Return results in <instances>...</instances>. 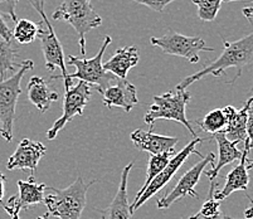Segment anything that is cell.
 <instances>
[{"instance_id": "cell-1", "label": "cell", "mask_w": 253, "mask_h": 219, "mask_svg": "<svg viewBox=\"0 0 253 219\" xmlns=\"http://www.w3.org/2000/svg\"><path fill=\"white\" fill-rule=\"evenodd\" d=\"M253 62V33L243 37V38L234 41V42H228L223 39V52L214 62L209 63L203 70L198 71L193 75L188 76L180 81L176 85V91H184L186 87H189L197 81L207 77V76H214V77H220L225 73L228 68H236L237 75L232 81L227 84H234L237 78L241 77L242 70L248 64Z\"/></svg>"}, {"instance_id": "cell-2", "label": "cell", "mask_w": 253, "mask_h": 219, "mask_svg": "<svg viewBox=\"0 0 253 219\" xmlns=\"http://www.w3.org/2000/svg\"><path fill=\"white\" fill-rule=\"evenodd\" d=\"M96 180L86 184L84 177L78 175L71 185L64 189L48 186L44 191L43 203L47 207L49 217L58 219H80L87 204V191Z\"/></svg>"}, {"instance_id": "cell-3", "label": "cell", "mask_w": 253, "mask_h": 219, "mask_svg": "<svg viewBox=\"0 0 253 219\" xmlns=\"http://www.w3.org/2000/svg\"><path fill=\"white\" fill-rule=\"evenodd\" d=\"M34 68V62L24 59L20 62L19 70L10 77L0 81V135L5 141L13 140V128L17 119L15 108L22 93V80L24 75Z\"/></svg>"}, {"instance_id": "cell-4", "label": "cell", "mask_w": 253, "mask_h": 219, "mask_svg": "<svg viewBox=\"0 0 253 219\" xmlns=\"http://www.w3.org/2000/svg\"><path fill=\"white\" fill-rule=\"evenodd\" d=\"M111 37H105L100 50H98V53L93 58H78V57L75 56H68L66 58L68 66L76 67L75 73H68V84H72L73 78H77V80L82 81V82L91 85L92 88H95L101 94L109 87L114 86L119 81V78L115 77L112 73L106 72L103 70L102 63L103 53H105L106 48L109 47V44H111Z\"/></svg>"}, {"instance_id": "cell-5", "label": "cell", "mask_w": 253, "mask_h": 219, "mask_svg": "<svg viewBox=\"0 0 253 219\" xmlns=\"http://www.w3.org/2000/svg\"><path fill=\"white\" fill-rule=\"evenodd\" d=\"M34 9L38 11L41 17H42V22L38 23L39 31L38 37L37 38L42 43V50L44 54L45 59V67L47 70L53 72L56 68H59L61 75L59 76H52V80H58V78H63L64 80V89L67 91L72 84H68L67 81V66H66V58H64V52L62 48L61 42L57 38V34L53 29L52 24L49 23L47 14L44 11V3L45 0H29Z\"/></svg>"}, {"instance_id": "cell-6", "label": "cell", "mask_w": 253, "mask_h": 219, "mask_svg": "<svg viewBox=\"0 0 253 219\" xmlns=\"http://www.w3.org/2000/svg\"><path fill=\"white\" fill-rule=\"evenodd\" d=\"M54 20H66L80 38L81 54L86 56V34L102 24V18L92 8L91 0H63L52 14Z\"/></svg>"}, {"instance_id": "cell-7", "label": "cell", "mask_w": 253, "mask_h": 219, "mask_svg": "<svg viewBox=\"0 0 253 219\" xmlns=\"http://www.w3.org/2000/svg\"><path fill=\"white\" fill-rule=\"evenodd\" d=\"M192 100V94L186 89L175 92H165L163 94L154 96L153 105L149 107L148 112L144 117V122L150 129L154 128V124L158 120H171L181 124L190 131L193 136L198 137L190 122L186 119V105Z\"/></svg>"}, {"instance_id": "cell-8", "label": "cell", "mask_w": 253, "mask_h": 219, "mask_svg": "<svg viewBox=\"0 0 253 219\" xmlns=\"http://www.w3.org/2000/svg\"><path fill=\"white\" fill-rule=\"evenodd\" d=\"M151 45L159 47L167 54L183 57L190 63L199 62L201 52H213V48L208 47L201 37H188L175 31H168L162 37H153L150 39Z\"/></svg>"}, {"instance_id": "cell-9", "label": "cell", "mask_w": 253, "mask_h": 219, "mask_svg": "<svg viewBox=\"0 0 253 219\" xmlns=\"http://www.w3.org/2000/svg\"><path fill=\"white\" fill-rule=\"evenodd\" d=\"M214 164L215 155L213 153H209L208 155L202 158L201 161H198L189 170H186L185 174L179 179L176 185L171 190L165 193L164 197L158 200V208L168 209L174 203L184 199V198H199L197 190H195V186L198 185V183L201 180V176L204 173V169H206L207 165H211L213 167Z\"/></svg>"}, {"instance_id": "cell-10", "label": "cell", "mask_w": 253, "mask_h": 219, "mask_svg": "<svg viewBox=\"0 0 253 219\" xmlns=\"http://www.w3.org/2000/svg\"><path fill=\"white\" fill-rule=\"evenodd\" d=\"M203 141H204V139H201V137H195L194 140H192L189 144L186 145V146L181 150L180 153H178L176 155L172 156V158L170 159L169 163H168L167 167L164 168V170H163V172L160 173V174H159L150 184H149V186L146 188V190L142 193L141 197H140L135 203L130 204L131 212L134 213L135 211L140 209V207H142V205L148 202L150 198H153L154 195L158 193V191L162 190V189L164 188V186L167 185L170 180H171L172 177H174V175L176 174V172H178V170L183 167V164L185 163L186 159L189 158L192 154H195V155L203 158V156H202V154L199 153L197 149H195V146H197L198 144H201V142H203Z\"/></svg>"}, {"instance_id": "cell-11", "label": "cell", "mask_w": 253, "mask_h": 219, "mask_svg": "<svg viewBox=\"0 0 253 219\" xmlns=\"http://www.w3.org/2000/svg\"><path fill=\"white\" fill-rule=\"evenodd\" d=\"M91 85L80 81L76 86H71L64 93L63 114L53 124L52 128L47 131V139L54 140L59 131L72 121L73 117L84 115V110L91 98Z\"/></svg>"}, {"instance_id": "cell-12", "label": "cell", "mask_w": 253, "mask_h": 219, "mask_svg": "<svg viewBox=\"0 0 253 219\" xmlns=\"http://www.w3.org/2000/svg\"><path fill=\"white\" fill-rule=\"evenodd\" d=\"M47 147L39 141H33L29 139H23L18 144L17 150L8 159L6 168L8 170H29L31 175L34 176L37 167L41 159L44 156Z\"/></svg>"}, {"instance_id": "cell-13", "label": "cell", "mask_w": 253, "mask_h": 219, "mask_svg": "<svg viewBox=\"0 0 253 219\" xmlns=\"http://www.w3.org/2000/svg\"><path fill=\"white\" fill-rule=\"evenodd\" d=\"M135 161H131L124 168L120 177V184L117 188V193L114 200L107 205L105 209H96L100 213L101 219H132V212H131L130 204H128L127 197V184L128 175L131 169L134 167Z\"/></svg>"}, {"instance_id": "cell-14", "label": "cell", "mask_w": 253, "mask_h": 219, "mask_svg": "<svg viewBox=\"0 0 253 219\" xmlns=\"http://www.w3.org/2000/svg\"><path fill=\"white\" fill-rule=\"evenodd\" d=\"M130 139L137 150L146 151L153 155H159L163 153L175 154V145L179 141L178 137L154 133L153 129L149 131H144L141 129L135 130L130 135Z\"/></svg>"}, {"instance_id": "cell-15", "label": "cell", "mask_w": 253, "mask_h": 219, "mask_svg": "<svg viewBox=\"0 0 253 219\" xmlns=\"http://www.w3.org/2000/svg\"><path fill=\"white\" fill-rule=\"evenodd\" d=\"M103 105L107 108L120 107L126 114L139 103L137 98V89L127 80H119L114 86L109 87L103 92Z\"/></svg>"}, {"instance_id": "cell-16", "label": "cell", "mask_w": 253, "mask_h": 219, "mask_svg": "<svg viewBox=\"0 0 253 219\" xmlns=\"http://www.w3.org/2000/svg\"><path fill=\"white\" fill-rule=\"evenodd\" d=\"M140 61L139 50L135 45H126L119 48L114 56L103 63V70L110 72L119 80H126L128 71L134 68Z\"/></svg>"}, {"instance_id": "cell-17", "label": "cell", "mask_w": 253, "mask_h": 219, "mask_svg": "<svg viewBox=\"0 0 253 219\" xmlns=\"http://www.w3.org/2000/svg\"><path fill=\"white\" fill-rule=\"evenodd\" d=\"M247 158L248 154L242 151V159L239 160L238 165L234 167L228 174L225 175V184L222 190L214 191L213 197H214L215 200L222 202V200L227 199L234 191L247 190L248 184H250V175H248L247 170Z\"/></svg>"}, {"instance_id": "cell-18", "label": "cell", "mask_w": 253, "mask_h": 219, "mask_svg": "<svg viewBox=\"0 0 253 219\" xmlns=\"http://www.w3.org/2000/svg\"><path fill=\"white\" fill-rule=\"evenodd\" d=\"M251 100L246 101L245 106L241 110H237L233 106H225L223 110L225 119H227V126L222 131L225 137L229 141H234L239 144L246 140V124H247V114L250 107Z\"/></svg>"}, {"instance_id": "cell-19", "label": "cell", "mask_w": 253, "mask_h": 219, "mask_svg": "<svg viewBox=\"0 0 253 219\" xmlns=\"http://www.w3.org/2000/svg\"><path fill=\"white\" fill-rule=\"evenodd\" d=\"M213 139L215 140L218 145V161L211 168V170L204 172V174L211 179V181H214L217 176H219V173L225 165L233 163L236 160H241L242 159V151H239L237 149V142L229 141L223 132H217L213 135Z\"/></svg>"}, {"instance_id": "cell-20", "label": "cell", "mask_w": 253, "mask_h": 219, "mask_svg": "<svg viewBox=\"0 0 253 219\" xmlns=\"http://www.w3.org/2000/svg\"><path fill=\"white\" fill-rule=\"evenodd\" d=\"M28 98L41 114H44L50 105L58 100L59 94L53 91L42 77L33 76L28 82Z\"/></svg>"}, {"instance_id": "cell-21", "label": "cell", "mask_w": 253, "mask_h": 219, "mask_svg": "<svg viewBox=\"0 0 253 219\" xmlns=\"http://www.w3.org/2000/svg\"><path fill=\"white\" fill-rule=\"evenodd\" d=\"M19 194L17 195L18 204L22 209H28L29 207L38 205L44 200V191L47 185L44 183H37L33 175L28 177V180H18L17 183Z\"/></svg>"}, {"instance_id": "cell-22", "label": "cell", "mask_w": 253, "mask_h": 219, "mask_svg": "<svg viewBox=\"0 0 253 219\" xmlns=\"http://www.w3.org/2000/svg\"><path fill=\"white\" fill-rule=\"evenodd\" d=\"M18 48L13 42H8L0 36V81H4L8 73L14 75L19 70L18 64Z\"/></svg>"}, {"instance_id": "cell-23", "label": "cell", "mask_w": 253, "mask_h": 219, "mask_svg": "<svg viewBox=\"0 0 253 219\" xmlns=\"http://www.w3.org/2000/svg\"><path fill=\"white\" fill-rule=\"evenodd\" d=\"M174 153H163V154H159V155H151L149 158V163H148V170H146V179H145V183L142 185V188H140V190L137 191L136 197H135L134 202H136L141 194L146 190V188L149 186V184L158 176L160 173L164 170V168L167 167L168 163L170 161V159L172 158Z\"/></svg>"}, {"instance_id": "cell-24", "label": "cell", "mask_w": 253, "mask_h": 219, "mask_svg": "<svg viewBox=\"0 0 253 219\" xmlns=\"http://www.w3.org/2000/svg\"><path fill=\"white\" fill-rule=\"evenodd\" d=\"M38 23L32 22L29 19H20L15 23V28L13 31V39L18 44H29L33 43L38 37Z\"/></svg>"}, {"instance_id": "cell-25", "label": "cell", "mask_w": 253, "mask_h": 219, "mask_svg": "<svg viewBox=\"0 0 253 219\" xmlns=\"http://www.w3.org/2000/svg\"><path fill=\"white\" fill-rule=\"evenodd\" d=\"M199 125V128L206 132L214 135L217 132H222L227 126V119L223 114L222 108H215L213 111L208 112L204 116L203 120L195 121Z\"/></svg>"}, {"instance_id": "cell-26", "label": "cell", "mask_w": 253, "mask_h": 219, "mask_svg": "<svg viewBox=\"0 0 253 219\" xmlns=\"http://www.w3.org/2000/svg\"><path fill=\"white\" fill-rule=\"evenodd\" d=\"M192 3L197 5L199 19L204 22H213L217 18L223 0H192Z\"/></svg>"}, {"instance_id": "cell-27", "label": "cell", "mask_w": 253, "mask_h": 219, "mask_svg": "<svg viewBox=\"0 0 253 219\" xmlns=\"http://www.w3.org/2000/svg\"><path fill=\"white\" fill-rule=\"evenodd\" d=\"M250 107H248L247 114V124H246V140H245V150L243 153L250 154L251 149L253 147V89L252 96L250 97Z\"/></svg>"}, {"instance_id": "cell-28", "label": "cell", "mask_w": 253, "mask_h": 219, "mask_svg": "<svg viewBox=\"0 0 253 219\" xmlns=\"http://www.w3.org/2000/svg\"><path fill=\"white\" fill-rule=\"evenodd\" d=\"M18 3H19V0H0V15H5L14 23H17L18 18L15 8H17Z\"/></svg>"}, {"instance_id": "cell-29", "label": "cell", "mask_w": 253, "mask_h": 219, "mask_svg": "<svg viewBox=\"0 0 253 219\" xmlns=\"http://www.w3.org/2000/svg\"><path fill=\"white\" fill-rule=\"evenodd\" d=\"M0 207H3L4 211L10 216L11 219H19V213L20 211H22V208H20V205L18 204L17 195H11L5 203H3Z\"/></svg>"}, {"instance_id": "cell-30", "label": "cell", "mask_w": 253, "mask_h": 219, "mask_svg": "<svg viewBox=\"0 0 253 219\" xmlns=\"http://www.w3.org/2000/svg\"><path fill=\"white\" fill-rule=\"evenodd\" d=\"M132 1H135V3L137 4H141V5L148 6V8L153 9L154 11L162 13L168 4H171L172 1H175V0H132Z\"/></svg>"}, {"instance_id": "cell-31", "label": "cell", "mask_w": 253, "mask_h": 219, "mask_svg": "<svg viewBox=\"0 0 253 219\" xmlns=\"http://www.w3.org/2000/svg\"><path fill=\"white\" fill-rule=\"evenodd\" d=\"M0 36L3 37L5 41H8V42H13L14 41L13 39V31L6 25V23L4 22L1 15H0Z\"/></svg>"}, {"instance_id": "cell-32", "label": "cell", "mask_w": 253, "mask_h": 219, "mask_svg": "<svg viewBox=\"0 0 253 219\" xmlns=\"http://www.w3.org/2000/svg\"><path fill=\"white\" fill-rule=\"evenodd\" d=\"M5 183H6V176L3 174V173H0V205L3 204L4 200V195H5Z\"/></svg>"}, {"instance_id": "cell-33", "label": "cell", "mask_w": 253, "mask_h": 219, "mask_svg": "<svg viewBox=\"0 0 253 219\" xmlns=\"http://www.w3.org/2000/svg\"><path fill=\"white\" fill-rule=\"evenodd\" d=\"M188 219H225V216L222 213V212H219V213L215 214V216H213V217H204V216H202V214L197 213V214H194V216L189 217Z\"/></svg>"}, {"instance_id": "cell-34", "label": "cell", "mask_w": 253, "mask_h": 219, "mask_svg": "<svg viewBox=\"0 0 253 219\" xmlns=\"http://www.w3.org/2000/svg\"><path fill=\"white\" fill-rule=\"evenodd\" d=\"M248 199H250V207L245 211V217L246 219H252L253 218V199H251L250 197H248Z\"/></svg>"}, {"instance_id": "cell-35", "label": "cell", "mask_w": 253, "mask_h": 219, "mask_svg": "<svg viewBox=\"0 0 253 219\" xmlns=\"http://www.w3.org/2000/svg\"><path fill=\"white\" fill-rule=\"evenodd\" d=\"M243 14H245V17L248 19V18L251 17V14H253V8H252V6H251V8H245V9H243Z\"/></svg>"}, {"instance_id": "cell-36", "label": "cell", "mask_w": 253, "mask_h": 219, "mask_svg": "<svg viewBox=\"0 0 253 219\" xmlns=\"http://www.w3.org/2000/svg\"><path fill=\"white\" fill-rule=\"evenodd\" d=\"M251 169H253V160L247 161V170H251Z\"/></svg>"}, {"instance_id": "cell-37", "label": "cell", "mask_w": 253, "mask_h": 219, "mask_svg": "<svg viewBox=\"0 0 253 219\" xmlns=\"http://www.w3.org/2000/svg\"><path fill=\"white\" fill-rule=\"evenodd\" d=\"M48 218H49V214L45 213L44 216H43V217H38V218H37V219H48Z\"/></svg>"}, {"instance_id": "cell-38", "label": "cell", "mask_w": 253, "mask_h": 219, "mask_svg": "<svg viewBox=\"0 0 253 219\" xmlns=\"http://www.w3.org/2000/svg\"><path fill=\"white\" fill-rule=\"evenodd\" d=\"M224 3H229V1H237V0H223ZM247 1H253V0H247Z\"/></svg>"}, {"instance_id": "cell-39", "label": "cell", "mask_w": 253, "mask_h": 219, "mask_svg": "<svg viewBox=\"0 0 253 219\" xmlns=\"http://www.w3.org/2000/svg\"><path fill=\"white\" fill-rule=\"evenodd\" d=\"M225 219H234V218H231V217H228V216H225ZM246 219V218H245ZM253 219V218H252Z\"/></svg>"}, {"instance_id": "cell-40", "label": "cell", "mask_w": 253, "mask_h": 219, "mask_svg": "<svg viewBox=\"0 0 253 219\" xmlns=\"http://www.w3.org/2000/svg\"><path fill=\"white\" fill-rule=\"evenodd\" d=\"M252 17H253V14H251V17H250V18H248V19H250V20H251V19H252Z\"/></svg>"}]
</instances>
